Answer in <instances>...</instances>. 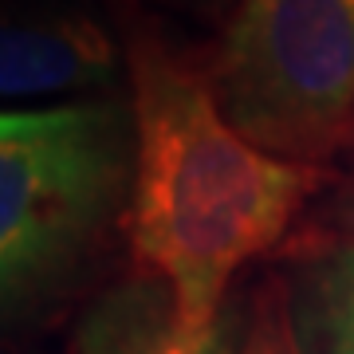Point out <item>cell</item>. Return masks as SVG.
<instances>
[{
  "label": "cell",
  "mask_w": 354,
  "mask_h": 354,
  "mask_svg": "<svg viewBox=\"0 0 354 354\" xmlns=\"http://www.w3.org/2000/svg\"><path fill=\"white\" fill-rule=\"evenodd\" d=\"M283 323L295 354H354V241L291 268Z\"/></svg>",
  "instance_id": "6"
},
{
  "label": "cell",
  "mask_w": 354,
  "mask_h": 354,
  "mask_svg": "<svg viewBox=\"0 0 354 354\" xmlns=\"http://www.w3.org/2000/svg\"><path fill=\"white\" fill-rule=\"evenodd\" d=\"M244 354H295V346L288 339V323L279 315H260L248 330Z\"/></svg>",
  "instance_id": "7"
},
{
  "label": "cell",
  "mask_w": 354,
  "mask_h": 354,
  "mask_svg": "<svg viewBox=\"0 0 354 354\" xmlns=\"http://www.w3.org/2000/svg\"><path fill=\"white\" fill-rule=\"evenodd\" d=\"M209 87L260 150L315 165L354 142V0H241Z\"/></svg>",
  "instance_id": "3"
},
{
  "label": "cell",
  "mask_w": 354,
  "mask_h": 354,
  "mask_svg": "<svg viewBox=\"0 0 354 354\" xmlns=\"http://www.w3.org/2000/svg\"><path fill=\"white\" fill-rule=\"evenodd\" d=\"M122 55L95 0H4L0 95L16 102L95 95L118 79Z\"/></svg>",
  "instance_id": "4"
},
{
  "label": "cell",
  "mask_w": 354,
  "mask_h": 354,
  "mask_svg": "<svg viewBox=\"0 0 354 354\" xmlns=\"http://www.w3.org/2000/svg\"><path fill=\"white\" fill-rule=\"evenodd\" d=\"M134 102L67 99L0 118V295L28 311L79 272L134 189Z\"/></svg>",
  "instance_id": "2"
},
{
  "label": "cell",
  "mask_w": 354,
  "mask_h": 354,
  "mask_svg": "<svg viewBox=\"0 0 354 354\" xmlns=\"http://www.w3.org/2000/svg\"><path fill=\"white\" fill-rule=\"evenodd\" d=\"M244 346L241 304H228L205 327H189L174 291L153 276L99 291L75 323V354H244Z\"/></svg>",
  "instance_id": "5"
},
{
  "label": "cell",
  "mask_w": 354,
  "mask_h": 354,
  "mask_svg": "<svg viewBox=\"0 0 354 354\" xmlns=\"http://www.w3.org/2000/svg\"><path fill=\"white\" fill-rule=\"evenodd\" d=\"M174 8H185L193 16H232L241 8V0H169Z\"/></svg>",
  "instance_id": "8"
},
{
  "label": "cell",
  "mask_w": 354,
  "mask_h": 354,
  "mask_svg": "<svg viewBox=\"0 0 354 354\" xmlns=\"http://www.w3.org/2000/svg\"><path fill=\"white\" fill-rule=\"evenodd\" d=\"M134 189L122 216L142 276L174 291L189 327L228 307V283L283 236L319 169L260 150L232 127L209 75L134 51Z\"/></svg>",
  "instance_id": "1"
}]
</instances>
